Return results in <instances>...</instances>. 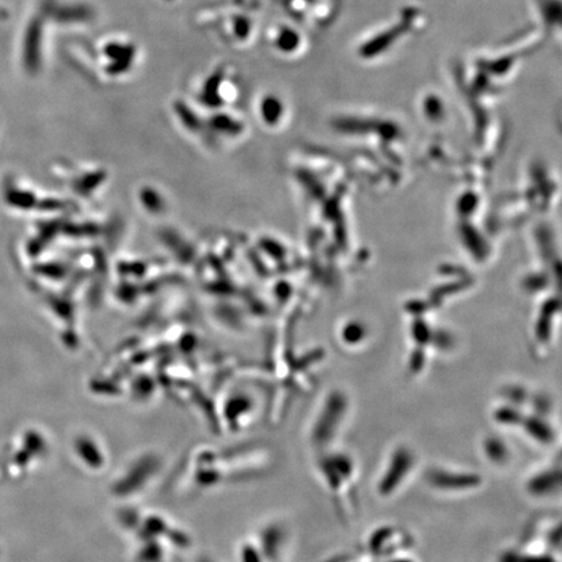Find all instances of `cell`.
<instances>
[{"label": "cell", "mask_w": 562, "mask_h": 562, "mask_svg": "<svg viewBox=\"0 0 562 562\" xmlns=\"http://www.w3.org/2000/svg\"><path fill=\"white\" fill-rule=\"evenodd\" d=\"M481 450L486 459L497 467H504L512 461V450L504 439L497 435H489L481 443Z\"/></svg>", "instance_id": "ba28073f"}, {"label": "cell", "mask_w": 562, "mask_h": 562, "mask_svg": "<svg viewBox=\"0 0 562 562\" xmlns=\"http://www.w3.org/2000/svg\"><path fill=\"white\" fill-rule=\"evenodd\" d=\"M416 466L414 450L405 444L397 445L388 456L383 470L379 475V481L376 483L377 495L388 498L397 493L414 472Z\"/></svg>", "instance_id": "7a4b0ae2"}, {"label": "cell", "mask_w": 562, "mask_h": 562, "mask_svg": "<svg viewBox=\"0 0 562 562\" xmlns=\"http://www.w3.org/2000/svg\"><path fill=\"white\" fill-rule=\"evenodd\" d=\"M408 537L405 532L396 527L384 526L376 529L368 539V551L373 554H385L396 551L408 549L406 541Z\"/></svg>", "instance_id": "8992f818"}, {"label": "cell", "mask_w": 562, "mask_h": 562, "mask_svg": "<svg viewBox=\"0 0 562 562\" xmlns=\"http://www.w3.org/2000/svg\"><path fill=\"white\" fill-rule=\"evenodd\" d=\"M526 492L534 498H551L561 491V472L558 466H548L532 474L525 484Z\"/></svg>", "instance_id": "5b68a950"}, {"label": "cell", "mask_w": 562, "mask_h": 562, "mask_svg": "<svg viewBox=\"0 0 562 562\" xmlns=\"http://www.w3.org/2000/svg\"><path fill=\"white\" fill-rule=\"evenodd\" d=\"M327 486L337 496H342L356 479V464L351 457L344 453H329L320 464Z\"/></svg>", "instance_id": "277c9868"}, {"label": "cell", "mask_w": 562, "mask_h": 562, "mask_svg": "<svg viewBox=\"0 0 562 562\" xmlns=\"http://www.w3.org/2000/svg\"><path fill=\"white\" fill-rule=\"evenodd\" d=\"M426 481L436 491L444 493H459L478 488L481 486V478L479 474L436 466L427 472Z\"/></svg>", "instance_id": "3957f363"}, {"label": "cell", "mask_w": 562, "mask_h": 562, "mask_svg": "<svg viewBox=\"0 0 562 562\" xmlns=\"http://www.w3.org/2000/svg\"><path fill=\"white\" fill-rule=\"evenodd\" d=\"M351 410V401L340 388H332L324 394L317 419L312 424L311 440L315 448L327 450L342 430Z\"/></svg>", "instance_id": "6da1fadb"}, {"label": "cell", "mask_w": 562, "mask_h": 562, "mask_svg": "<svg viewBox=\"0 0 562 562\" xmlns=\"http://www.w3.org/2000/svg\"><path fill=\"white\" fill-rule=\"evenodd\" d=\"M518 428L525 432V435L529 436V439H532L535 443L543 445H551L556 439L554 424L549 423L546 414L543 413H537V411L531 414L525 413Z\"/></svg>", "instance_id": "52a82bcc"}]
</instances>
